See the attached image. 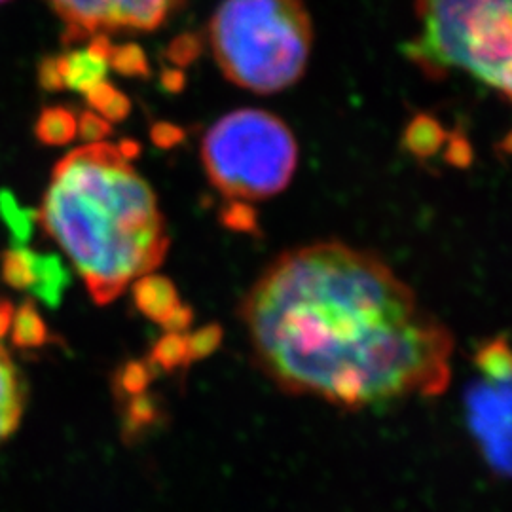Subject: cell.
Here are the masks:
<instances>
[{
	"instance_id": "obj_1",
	"label": "cell",
	"mask_w": 512,
	"mask_h": 512,
	"mask_svg": "<svg viewBox=\"0 0 512 512\" xmlns=\"http://www.w3.org/2000/svg\"><path fill=\"white\" fill-rule=\"evenodd\" d=\"M258 368L344 410L440 395L454 338L382 258L323 241L283 253L241 304Z\"/></svg>"
},
{
	"instance_id": "obj_5",
	"label": "cell",
	"mask_w": 512,
	"mask_h": 512,
	"mask_svg": "<svg viewBox=\"0 0 512 512\" xmlns=\"http://www.w3.org/2000/svg\"><path fill=\"white\" fill-rule=\"evenodd\" d=\"M202 160L209 181L228 200L258 202L291 184L298 143L291 128L272 112L239 109L205 133Z\"/></svg>"
},
{
	"instance_id": "obj_22",
	"label": "cell",
	"mask_w": 512,
	"mask_h": 512,
	"mask_svg": "<svg viewBox=\"0 0 512 512\" xmlns=\"http://www.w3.org/2000/svg\"><path fill=\"white\" fill-rule=\"evenodd\" d=\"M78 133L88 145H95V143H103L112 133V128H110V122H107L103 116H99L97 112H84L78 118Z\"/></svg>"
},
{
	"instance_id": "obj_17",
	"label": "cell",
	"mask_w": 512,
	"mask_h": 512,
	"mask_svg": "<svg viewBox=\"0 0 512 512\" xmlns=\"http://www.w3.org/2000/svg\"><path fill=\"white\" fill-rule=\"evenodd\" d=\"M109 67L124 76H137L147 78L150 74L147 55L141 46L137 44H124V46H112L109 57Z\"/></svg>"
},
{
	"instance_id": "obj_28",
	"label": "cell",
	"mask_w": 512,
	"mask_h": 512,
	"mask_svg": "<svg viewBox=\"0 0 512 512\" xmlns=\"http://www.w3.org/2000/svg\"><path fill=\"white\" fill-rule=\"evenodd\" d=\"M0 2H6V0H0Z\"/></svg>"
},
{
	"instance_id": "obj_11",
	"label": "cell",
	"mask_w": 512,
	"mask_h": 512,
	"mask_svg": "<svg viewBox=\"0 0 512 512\" xmlns=\"http://www.w3.org/2000/svg\"><path fill=\"white\" fill-rule=\"evenodd\" d=\"M133 300L137 310L160 325L181 306L177 287L164 275L147 274L133 281Z\"/></svg>"
},
{
	"instance_id": "obj_18",
	"label": "cell",
	"mask_w": 512,
	"mask_h": 512,
	"mask_svg": "<svg viewBox=\"0 0 512 512\" xmlns=\"http://www.w3.org/2000/svg\"><path fill=\"white\" fill-rule=\"evenodd\" d=\"M152 357H154L156 363H160L164 368H175V366L188 363L190 353H188L186 336L181 332L165 334L164 338L156 344V348L152 351Z\"/></svg>"
},
{
	"instance_id": "obj_26",
	"label": "cell",
	"mask_w": 512,
	"mask_h": 512,
	"mask_svg": "<svg viewBox=\"0 0 512 512\" xmlns=\"http://www.w3.org/2000/svg\"><path fill=\"white\" fill-rule=\"evenodd\" d=\"M162 86H164L165 92H183L184 86H186V74L179 67L177 69H165L162 73Z\"/></svg>"
},
{
	"instance_id": "obj_2",
	"label": "cell",
	"mask_w": 512,
	"mask_h": 512,
	"mask_svg": "<svg viewBox=\"0 0 512 512\" xmlns=\"http://www.w3.org/2000/svg\"><path fill=\"white\" fill-rule=\"evenodd\" d=\"M37 219L99 306L154 272L169 249L154 190L107 143L76 148L57 162Z\"/></svg>"
},
{
	"instance_id": "obj_7",
	"label": "cell",
	"mask_w": 512,
	"mask_h": 512,
	"mask_svg": "<svg viewBox=\"0 0 512 512\" xmlns=\"http://www.w3.org/2000/svg\"><path fill=\"white\" fill-rule=\"evenodd\" d=\"M467 423L486 465L507 476L511 467V380L480 376L465 395Z\"/></svg>"
},
{
	"instance_id": "obj_13",
	"label": "cell",
	"mask_w": 512,
	"mask_h": 512,
	"mask_svg": "<svg viewBox=\"0 0 512 512\" xmlns=\"http://www.w3.org/2000/svg\"><path fill=\"white\" fill-rule=\"evenodd\" d=\"M38 139L48 147H63L69 145L78 133V118L73 110L63 107L46 109L38 118L35 128Z\"/></svg>"
},
{
	"instance_id": "obj_14",
	"label": "cell",
	"mask_w": 512,
	"mask_h": 512,
	"mask_svg": "<svg viewBox=\"0 0 512 512\" xmlns=\"http://www.w3.org/2000/svg\"><path fill=\"white\" fill-rule=\"evenodd\" d=\"M480 376L492 380H511V351L505 338H494L480 346L475 355Z\"/></svg>"
},
{
	"instance_id": "obj_10",
	"label": "cell",
	"mask_w": 512,
	"mask_h": 512,
	"mask_svg": "<svg viewBox=\"0 0 512 512\" xmlns=\"http://www.w3.org/2000/svg\"><path fill=\"white\" fill-rule=\"evenodd\" d=\"M25 380L10 353L0 346V446L10 439L23 418Z\"/></svg>"
},
{
	"instance_id": "obj_21",
	"label": "cell",
	"mask_w": 512,
	"mask_h": 512,
	"mask_svg": "<svg viewBox=\"0 0 512 512\" xmlns=\"http://www.w3.org/2000/svg\"><path fill=\"white\" fill-rule=\"evenodd\" d=\"M220 340H222V330L219 325H209V327H203V329L196 330L194 334L186 336L190 361L211 355L215 349L219 348Z\"/></svg>"
},
{
	"instance_id": "obj_20",
	"label": "cell",
	"mask_w": 512,
	"mask_h": 512,
	"mask_svg": "<svg viewBox=\"0 0 512 512\" xmlns=\"http://www.w3.org/2000/svg\"><path fill=\"white\" fill-rule=\"evenodd\" d=\"M202 52V38L194 33H183L171 40V44L167 48V59L177 67H186V65L194 63L202 55Z\"/></svg>"
},
{
	"instance_id": "obj_25",
	"label": "cell",
	"mask_w": 512,
	"mask_h": 512,
	"mask_svg": "<svg viewBox=\"0 0 512 512\" xmlns=\"http://www.w3.org/2000/svg\"><path fill=\"white\" fill-rule=\"evenodd\" d=\"M192 317H194L192 310H190L188 306L181 304L177 310L173 311V315L165 321L164 327L169 330V332H183V330L190 327Z\"/></svg>"
},
{
	"instance_id": "obj_8",
	"label": "cell",
	"mask_w": 512,
	"mask_h": 512,
	"mask_svg": "<svg viewBox=\"0 0 512 512\" xmlns=\"http://www.w3.org/2000/svg\"><path fill=\"white\" fill-rule=\"evenodd\" d=\"M2 275L10 287L31 291L55 306L69 283V274L57 256H44L29 249H14L4 255Z\"/></svg>"
},
{
	"instance_id": "obj_15",
	"label": "cell",
	"mask_w": 512,
	"mask_h": 512,
	"mask_svg": "<svg viewBox=\"0 0 512 512\" xmlns=\"http://www.w3.org/2000/svg\"><path fill=\"white\" fill-rule=\"evenodd\" d=\"M92 109L107 122H124L131 112V101L110 82H101L86 93Z\"/></svg>"
},
{
	"instance_id": "obj_19",
	"label": "cell",
	"mask_w": 512,
	"mask_h": 512,
	"mask_svg": "<svg viewBox=\"0 0 512 512\" xmlns=\"http://www.w3.org/2000/svg\"><path fill=\"white\" fill-rule=\"evenodd\" d=\"M220 222L222 226L234 232L258 234V213L249 202L230 200V203L220 211Z\"/></svg>"
},
{
	"instance_id": "obj_6",
	"label": "cell",
	"mask_w": 512,
	"mask_h": 512,
	"mask_svg": "<svg viewBox=\"0 0 512 512\" xmlns=\"http://www.w3.org/2000/svg\"><path fill=\"white\" fill-rule=\"evenodd\" d=\"M67 25V38L107 31H154L181 0H48Z\"/></svg>"
},
{
	"instance_id": "obj_3",
	"label": "cell",
	"mask_w": 512,
	"mask_h": 512,
	"mask_svg": "<svg viewBox=\"0 0 512 512\" xmlns=\"http://www.w3.org/2000/svg\"><path fill=\"white\" fill-rule=\"evenodd\" d=\"M209 40L232 84L270 95L306 73L313 27L302 0H222L209 21Z\"/></svg>"
},
{
	"instance_id": "obj_12",
	"label": "cell",
	"mask_w": 512,
	"mask_h": 512,
	"mask_svg": "<svg viewBox=\"0 0 512 512\" xmlns=\"http://www.w3.org/2000/svg\"><path fill=\"white\" fill-rule=\"evenodd\" d=\"M448 133L437 118L429 114H418L404 129L403 145L416 158H431L446 143Z\"/></svg>"
},
{
	"instance_id": "obj_16",
	"label": "cell",
	"mask_w": 512,
	"mask_h": 512,
	"mask_svg": "<svg viewBox=\"0 0 512 512\" xmlns=\"http://www.w3.org/2000/svg\"><path fill=\"white\" fill-rule=\"evenodd\" d=\"M10 329L18 346H40L46 338V325L33 304H23L12 315Z\"/></svg>"
},
{
	"instance_id": "obj_4",
	"label": "cell",
	"mask_w": 512,
	"mask_h": 512,
	"mask_svg": "<svg viewBox=\"0 0 512 512\" xmlns=\"http://www.w3.org/2000/svg\"><path fill=\"white\" fill-rule=\"evenodd\" d=\"M512 0H416L420 35L404 54L431 78L450 69L511 99Z\"/></svg>"
},
{
	"instance_id": "obj_27",
	"label": "cell",
	"mask_w": 512,
	"mask_h": 512,
	"mask_svg": "<svg viewBox=\"0 0 512 512\" xmlns=\"http://www.w3.org/2000/svg\"><path fill=\"white\" fill-rule=\"evenodd\" d=\"M116 148H118L120 156H122L126 162H129V164L141 154V145H139L137 141H131V139H124Z\"/></svg>"
},
{
	"instance_id": "obj_23",
	"label": "cell",
	"mask_w": 512,
	"mask_h": 512,
	"mask_svg": "<svg viewBox=\"0 0 512 512\" xmlns=\"http://www.w3.org/2000/svg\"><path fill=\"white\" fill-rule=\"evenodd\" d=\"M446 141H448V147L444 150L446 164L454 165V167H459V169H465V167L473 164L475 150H473L469 139L465 135L454 133Z\"/></svg>"
},
{
	"instance_id": "obj_9",
	"label": "cell",
	"mask_w": 512,
	"mask_h": 512,
	"mask_svg": "<svg viewBox=\"0 0 512 512\" xmlns=\"http://www.w3.org/2000/svg\"><path fill=\"white\" fill-rule=\"evenodd\" d=\"M110 50L112 44L109 38L105 35H95L90 46L73 50L71 54L61 57H52L57 90L69 88L86 95L97 84L105 82L109 71Z\"/></svg>"
},
{
	"instance_id": "obj_24",
	"label": "cell",
	"mask_w": 512,
	"mask_h": 512,
	"mask_svg": "<svg viewBox=\"0 0 512 512\" xmlns=\"http://www.w3.org/2000/svg\"><path fill=\"white\" fill-rule=\"evenodd\" d=\"M186 137L183 128L171 124V122H158L150 129V139L152 143L162 150H171V148L181 145Z\"/></svg>"
}]
</instances>
